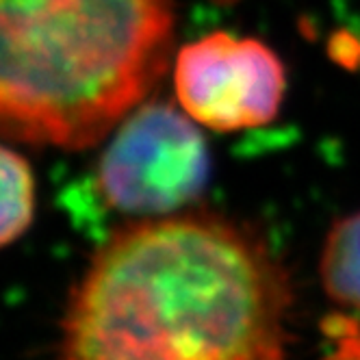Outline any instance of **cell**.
Masks as SVG:
<instances>
[{"mask_svg":"<svg viewBox=\"0 0 360 360\" xmlns=\"http://www.w3.org/2000/svg\"><path fill=\"white\" fill-rule=\"evenodd\" d=\"M37 207L31 163L0 141V250L27 235Z\"/></svg>","mask_w":360,"mask_h":360,"instance_id":"8992f818","label":"cell"},{"mask_svg":"<svg viewBox=\"0 0 360 360\" xmlns=\"http://www.w3.org/2000/svg\"><path fill=\"white\" fill-rule=\"evenodd\" d=\"M293 287L252 228L217 213L141 219L76 282L59 360H287Z\"/></svg>","mask_w":360,"mask_h":360,"instance_id":"6da1fadb","label":"cell"},{"mask_svg":"<svg viewBox=\"0 0 360 360\" xmlns=\"http://www.w3.org/2000/svg\"><path fill=\"white\" fill-rule=\"evenodd\" d=\"M198 126L167 102L137 107L98 161L96 189L105 207L154 219L193 204L211 176L209 146Z\"/></svg>","mask_w":360,"mask_h":360,"instance_id":"3957f363","label":"cell"},{"mask_svg":"<svg viewBox=\"0 0 360 360\" xmlns=\"http://www.w3.org/2000/svg\"><path fill=\"white\" fill-rule=\"evenodd\" d=\"M319 274L332 302L360 313V211L341 217L330 228Z\"/></svg>","mask_w":360,"mask_h":360,"instance_id":"5b68a950","label":"cell"},{"mask_svg":"<svg viewBox=\"0 0 360 360\" xmlns=\"http://www.w3.org/2000/svg\"><path fill=\"white\" fill-rule=\"evenodd\" d=\"M332 352L323 360H360V321L347 315H332L323 323Z\"/></svg>","mask_w":360,"mask_h":360,"instance_id":"52a82bcc","label":"cell"},{"mask_svg":"<svg viewBox=\"0 0 360 360\" xmlns=\"http://www.w3.org/2000/svg\"><path fill=\"white\" fill-rule=\"evenodd\" d=\"M174 89L193 122L233 133L276 120L285 102L287 70L267 44L217 31L178 50Z\"/></svg>","mask_w":360,"mask_h":360,"instance_id":"277c9868","label":"cell"},{"mask_svg":"<svg viewBox=\"0 0 360 360\" xmlns=\"http://www.w3.org/2000/svg\"><path fill=\"white\" fill-rule=\"evenodd\" d=\"M217 3H235V0H217Z\"/></svg>","mask_w":360,"mask_h":360,"instance_id":"ba28073f","label":"cell"},{"mask_svg":"<svg viewBox=\"0 0 360 360\" xmlns=\"http://www.w3.org/2000/svg\"><path fill=\"white\" fill-rule=\"evenodd\" d=\"M172 0H0V135L85 150L169 65Z\"/></svg>","mask_w":360,"mask_h":360,"instance_id":"7a4b0ae2","label":"cell"}]
</instances>
